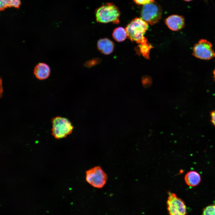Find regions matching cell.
Wrapping results in <instances>:
<instances>
[{"label": "cell", "instance_id": "277c9868", "mask_svg": "<svg viewBox=\"0 0 215 215\" xmlns=\"http://www.w3.org/2000/svg\"><path fill=\"white\" fill-rule=\"evenodd\" d=\"M162 13L160 6L155 2L142 6L140 14L143 20L148 24L153 25L159 21Z\"/></svg>", "mask_w": 215, "mask_h": 215}, {"label": "cell", "instance_id": "d6986e66", "mask_svg": "<svg viewBox=\"0 0 215 215\" xmlns=\"http://www.w3.org/2000/svg\"><path fill=\"white\" fill-rule=\"evenodd\" d=\"M211 121L212 125L215 127V110L210 113Z\"/></svg>", "mask_w": 215, "mask_h": 215}, {"label": "cell", "instance_id": "ac0fdd59", "mask_svg": "<svg viewBox=\"0 0 215 215\" xmlns=\"http://www.w3.org/2000/svg\"><path fill=\"white\" fill-rule=\"evenodd\" d=\"M134 3L137 5H144L152 2H155V0H133Z\"/></svg>", "mask_w": 215, "mask_h": 215}, {"label": "cell", "instance_id": "7402d4cb", "mask_svg": "<svg viewBox=\"0 0 215 215\" xmlns=\"http://www.w3.org/2000/svg\"><path fill=\"white\" fill-rule=\"evenodd\" d=\"M205 0V1H206V0Z\"/></svg>", "mask_w": 215, "mask_h": 215}, {"label": "cell", "instance_id": "8fae6325", "mask_svg": "<svg viewBox=\"0 0 215 215\" xmlns=\"http://www.w3.org/2000/svg\"><path fill=\"white\" fill-rule=\"evenodd\" d=\"M153 47L152 45L146 39L143 42L139 44L135 47V50L137 54L141 55L145 59H149L150 50Z\"/></svg>", "mask_w": 215, "mask_h": 215}, {"label": "cell", "instance_id": "ffe728a7", "mask_svg": "<svg viewBox=\"0 0 215 215\" xmlns=\"http://www.w3.org/2000/svg\"><path fill=\"white\" fill-rule=\"evenodd\" d=\"M213 78L214 79V80L215 82V69L213 71Z\"/></svg>", "mask_w": 215, "mask_h": 215}, {"label": "cell", "instance_id": "52a82bcc", "mask_svg": "<svg viewBox=\"0 0 215 215\" xmlns=\"http://www.w3.org/2000/svg\"><path fill=\"white\" fill-rule=\"evenodd\" d=\"M168 194L167 204L169 215H185L186 207L183 200L174 193L169 192Z\"/></svg>", "mask_w": 215, "mask_h": 215}, {"label": "cell", "instance_id": "3957f363", "mask_svg": "<svg viewBox=\"0 0 215 215\" xmlns=\"http://www.w3.org/2000/svg\"><path fill=\"white\" fill-rule=\"evenodd\" d=\"M52 134L57 139H62L70 134L74 126L67 118L57 116L52 119Z\"/></svg>", "mask_w": 215, "mask_h": 215}, {"label": "cell", "instance_id": "e0dca14e", "mask_svg": "<svg viewBox=\"0 0 215 215\" xmlns=\"http://www.w3.org/2000/svg\"><path fill=\"white\" fill-rule=\"evenodd\" d=\"M100 61L99 58H94L87 61L84 64V66L87 67H90L97 64Z\"/></svg>", "mask_w": 215, "mask_h": 215}, {"label": "cell", "instance_id": "44dd1931", "mask_svg": "<svg viewBox=\"0 0 215 215\" xmlns=\"http://www.w3.org/2000/svg\"><path fill=\"white\" fill-rule=\"evenodd\" d=\"M184 0V1H186L188 2V1H191L192 0Z\"/></svg>", "mask_w": 215, "mask_h": 215}, {"label": "cell", "instance_id": "5bb4252c", "mask_svg": "<svg viewBox=\"0 0 215 215\" xmlns=\"http://www.w3.org/2000/svg\"><path fill=\"white\" fill-rule=\"evenodd\" d=\"M21 4L20 0H0V11L7 7H13L19 8Z\"/></svg>", "mask_w": 215, "mask_h": 215}, {"label": "cell", "instance_id": "2e32d148", "mask_svg": "<svg viewBox=\"0 0 215 215\" xmlns=\"http://www.w3.org/2000/svg\"><path fill=\"white\" fill-rule=\"evenodd\" d=\"M142 82L143 86L145 88H147L151 85L152 80L150 76H145L142 78Z\"/></svg>", "mask_w": 215, "mask_h": 215}, {"label": "cell", "instance_id": "ba28073f", "mask_svg": "<svg viewBox=\"0 0 215 215\" xmlns=\"http://www.w3.org/2000/svg\"><path fill=\"white\" fill-rule=\"evenodd\" d=\"M165 22L167 27L173 31L180 30L185 26L183 17L177 15H172L169 16L165 19Z\"/></svg>", "mask_w": 215, "mask_h": 215}, {"label": "cell", "instance_id": "8992f818", "mask_svg": "<svg viewBox=\"0 0 215 215\" xmlns=\"http://www.w3.org/2000/svg\"><path fill=\"white\" fill-rule=\"evenodd\" d=\"M107 179L106 174L99 166H96L86 172V180L93 187L99 188L103 187Z\"/></svg>", "mask_w": 215, "mask_h": 215}, {"label": "cell", "instance_id": "5b68a950", "mask_svg": "<svg viewBox=\"0 0 215 215\" xmlns=\"http://www.w3.org/2000/svg\"><path fill=\"white\" fill-rule=\"evenodd\" d=\"M192 54L198 59L208 60L215 57V52L211 43L206 39H202L194 45Z\"/></svg>", "mask_w": 215, "mask_h": 215}, {"label": "cell", "instance_id": "7c38bea8", "mask_svg": "<svg viewBox=\"0 0 215 215\" xmlns=\"http://www.w3.org/2000/svg\"><path fill=\"white\" fill-rule=\"evenodd\" d=\"M184 179L186 184L191 187L197 185L201 181V177L199 174L194 171L188 172L185 175Z\"/></svg>", "mask_w": 215, "mask_h": 215}, {"label": "cell", "instance_id": "4fadbf2b", "mask_svg": "<svg viewBox=\"0 0 215 215\" xmlns=\"http://www.w3.org/2000/svg\"><path fill=\"white\" fill-rule=\"evenodd\" d=\"M113 39L118 42L125 41L127 37V34L125 28L119 27L115 28L112 34Z\"/></svg>", "mask_w": 215, "mask_h": 215}, {"label": "cell", "instance_id": "7a4b0ae2", "mask_svg": "<svg viewBox=\"0 0 215 215\" xmlns=\"http://www.w3.org/2000/svg\"><path fill=\"white\" fill-rule=\"evenodd\" d=\"M148 24L141 18L136 17L126 26L125 29L128 38L132 42L141 43L146 39L144 35Z\"/></svg>", "mask_w": 215, "mask_h": 215}, {"label": "cell", "instance_id": "6da1fadb", "mask_svg": "<svg viewBox=\"0 0 215 215\" xmlns=\"http://www.w3.org/2000/svg\"><path fill=\"white\" fill-rule=\"evenodd\" d=\"M96 21L98 23L114 24L119 23L121 13L112 3H106L97 8L95 11Z\"/></svg>", "mask_w": 215, "mask_h": 215}, {"label": "cell", "instance_id": "30bf717a", "mask_svg": "<svg viewBox=\"0 0 215 215\" xmlns=\"http://www.w3.org/2000/svg\"><path fill=\"white\" fill-rule=\"evenodd\" d=\"M50 69L49 66L46 63L41 62L35 66L33 73L36 78L40 80L47 79L49 76Z\"/></svg>", "mask_w": 215, "mask_h": 215}, {"label": "cell", "instance_id": "9a60e30c", "mask_svg": "<svg viewBox=\"0 0 215 215\" xmlns=\"http://www.w3.org/2000/svg\"><path fill=\"white\" fill-rule=\"evenodd\" d=\"M203 215H215V205L208 206L204 210Z\"/></svg>", "mask_w": 215, "mask_h": 215}, {"label": "cell", "instance_id": "9c48e42d", "mask_svg": "<svg viewBox=\"0 0 215 215\" xmlns=\"http://www.w3.org/2000/svg\"><path fill=\"white\" fill-rule=\"evenodd\" d=\"M98 50L105 55H109L113 51L114 48V42L107 38L99 39L97 43Z\"/></svg>", "mask_w": 215, "mask_h": 215}]
</instances>
